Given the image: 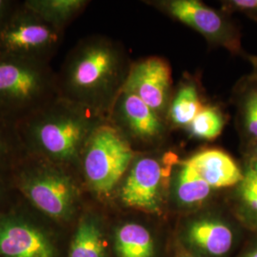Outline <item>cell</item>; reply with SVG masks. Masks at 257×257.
<instances>
[{"mask_svg":"<svg viewBox=\"0 0 257 257\" xmlns=\"http://www.w3.org/2000/svg\"><path fill=\"white\" fill-rule=\"evenodd\" d=\"M65 257H113L107 208L88 199L71 230Z\"/></svg>","mask_w":257,"mask_h":257,"instance_id":"13","label":"cell"},{"mask_svg":"<svg viewBox=\"0 0 257 257\" xmlns=\"http://www.w3.org/2000/svg\"><path fill=\"white\" fill-rule=\"evenodd\" d=\"M180 159L176 150L172 147L137 154L107 209L163 217L168 213L172 173Z\"/></svg>","mask_w":257,"mask_h":257,"instance_id":"4","label":"cell"},{"mask_svg":"<svg viewBox=\"0 0 257 257\" xmlns=\"http://www.w3.org/2000/svg\"><path fill=\"white\" fill-rule=\"evenodd\" d=\"M220 10L231 17L233 14H241L257 22V0H223Z\"/></svg>","mask_w":257,"mask_h":257,"instance_id":"23","label":"cell"},{"mask_svg":"<svg viewBox=\"0 0 257 257\" xmlns=\"http://www.w3.org/2000/svg\"><path fill=\"white\" fill-rule=\"evenodd\" d=\"M240 153L242 156L241 162L257 166V142L240 150Z\"/></svg>","mask_w":257,"mask_h":257,"instance_id":"26","label":"cell"},{"mask_svg":"<svg viewBox=\"0 0 257 257\" xmlns=\"http://www.w3.org/2000/svg\"><path fill=\"white\" fill-rule=\"evenodd\" d=\"M185 160L213 190L223 196L242 179L241 162L220 148L199 149L185 157Z\"/></svg>","mask_w":257,"mask_h":257,"instance_id":"16","label":"cell"},{"mask_svg":"<svg viewBox=\"0 0 257 257\" xmlns=\"http://www.w3.org/2000/svg\"><path fill=\"white\" fill-rule=\"evenodd\" d=\"M15 1L13 0H0V19L6 14V12L12 7Z\"/></svg>","mask_w":257,"mask_h":257,"instance_id":"29","label":"cell"},{"mask_svg":"<svg viewBox=\"0 0 257 257\" xmlns=\"http://www.w3.org/2000/svg\"><path fill=\"white\" fill-rule=\"evenodd\" d=\"M175 88L170 62L158 55L133 61L124 87L166 121Z\"/></svg>","mask_w":257,"mask_h":257,"instance_id":"12","label":"cell"},{"mask_svg":"<svg viewBox=\"0 0 257 257\" xmlns=\"http://www.w3.org/2000/svg\"><path fill=\"white\" fill-rule=\"evenodd\" d=\"M56 97L51 63L0 56V117L19 124Z\"/></svg>","mask_w":257,"mask_h":257,"instance_id":"5","label":"cell"},{"mask_svg":"<svg viewBox=\"0 0 257 257\" xmlns=\"http://www.w3.org/2000/svg\"><path fill=\"white\" fill-rule=\"evenodd\" d=\"M132 64L120 41L103 35L83 37L56 72L58 96L107 118Z\"/></svg>","mask_w":257,"mask_h":257,"instance_id":"1","label":"cell"},{"mask_svg":"<svg viewBox=\"0 0 257 257\" xmlns=\"http://www.w3.org/2000/svg\"><path fill=\"white\" fill-rule=\"evenodd\" d=\"M21 200L8 177L0 175V213L9 211Z\"/></svg>","mask_w":257,"mask_h":257,"instance_id":"24","label":"cell"},{"mask_svg":"<svg viewBox=\"0 0 257 257\" xmlns=\"http://www.w3.org/2000/svg\"><path fill=\"white\" fill-rule=\"evenodd\" d=\"M228 118L221 105L208 101L185 132L191 139L213 141L223 133Z\"/></svg>","mask_w":257,"mask_h":257,"instance_id":"21","label":"cell"},{"mask_svg":"<svg viewBox=\"0 0 257 257\" xmlns=\"http://www.w3.org/2000/svg\"><path fill=\"white\" fill-rule=\"evenodd\" d=\"M70 232L21 199L0 213V257H65Z\"/></svg>","mask_w":257,"mask_h":257,"instance_id":"7","label":"cell"},{"mask_svg":"<svg viewBox=\"0 0 257 257\" xmlns=\"http://www.w3.org/2000/svg\"><path fill=\"white\" fill-rule=\"evenodd\" d=\"M224 197L200 177L185 158L175 166L169 189L168 213L179 216L199 211Z\"/></svg>","mask_w":257,"mask_h":257,"instance_id":"14","label":"cell"},{"mask_svg":"<svg viewBox=\"0 0 257 257\" xmlns=\"http://www.w3.org/2000/svg\"><path fill=\"white\" fill-rule=\"evenodd\" d=\"M230 101L235 108L240 150L257 142V80L248 74L235 83Z\"/></svg>","mask_w":257,"mask_h":257,"instance_id":"19","label":"cell"},{"mask_svg":"<svg viewBox=\"0 0 257 257\" xmlns=\"http://www.w3.org/2000/svg\"><path fill=\"white\" fill-rule=\"evenodd\" d=\"M27 155L17 124L0 117V175L10 179L13 169Z\"/></svg>","mask_w":257,"mask_h":257,"instance_id":"22","label":"cell"},{"mask_svg":"<svg viewBox=\"0 0 257 257\" xmlns=\"http://www.w3.org/2000/svg\"><path fill=\"white\" fill-rule=\"evenodd\" d=\"M136 153L108 120L95 128L83 149L79 175L89 199L108 208Z\"/></svg>","mask_w":257,"mask_h":257,"instance_id":"6","label":"cell"},{"mask_svg":"<svg viewBox=\"0 0 257 257\" xmlns=\"http://www.w3.org/2000/svg\"><path fill=\"white\" fill-rule=\"evenodd\" d=\"M246 59L251 66V72L248 74V75L257 80V55H248Z\"/></svg>","mask_w":257,"mask_h":257,"instance_id":"27","label":"cell"},{"mask_svg":"<svg viewBox=\"0 0 257 257\" xmlns=\"http://www.w3.org/2000/svg\"><path fill=\"white\" fill-rule=\"evenodd\" d=\"M64 33L15 1L0 19V56L51 63Z\"/></svg>","mask_w":257,"mask_h":257,"instance_id":"9","label":"cell"},{"mask_svg":"<svg viewBox=\"0 0 257 257\" xmlns=\"http://www.w3.org/2000/svg\"><path fill=\"white\" fill-rule=\"evenodd\" d=\"M91 2L89 0H25V7L50 26L64 33Z\"/></svg>","mask_w":257,"mask_h":257,"instance_id":"20","label":"cell"},{"mask_svg":"<svg viewBox=\"0 0 257 257\" xmlns=\"http://www.w3.org/2000/svg\"><path fill=\"white\" fill-rule=\"evenodd\" d=\"M174 257H196L194 256L185 248H182L179 244L175 242V250H174Z\"/></svg>","mask_w":257,"mask_h":257,"instance_id":"28","label":"cell"},{"mask_svg":"<svg viewBox=\"0 0 257 257\" xmlns=\"http://www.w3.org/2000/svg\"><path fill=\"white\" fill-rule=\"evenodd\" d=\"M10 182L22 200L68 230L89 199L77 171L40 156L22 158Z\"/></svg>","mask_w":257,"mask_h":257,"instance_id":"3","label":"cell"},{"mask_svg":"<svg viewBox=\"0 0 257 257\" xmlns=\"http://www.w3.org/2000/svg\"><path fill=\"white\" fill-rule=\"evenodd\" d=\"M110 216V242L113 257H158L159 244L155 230L139 213L119 212Z\"/></svg>","mask_w":257,"mask_h":257,"instance_id":"15","label":"cell"},{"mask_svg":"<svg viewBox=\"0 0 257 257\" xmlns=\"http://www.w3.org/2000/svg\"><path fill=\"white\" fill-rule=\"evenodd\" d=\"M197 75L185 74L175 86L167 123L173 132L185 131L207 103Z\"/></svg>","mask_w":257,"mask_h":257,"instance_id":"17","label":"cell"},{"mask_svg":"<svg viewBox=\"0 0 257 257\" xmlns=\"http://www.w3.org/2000/svg\"><path fill=\"white\" fill-rule=\"evenodd\" d=\"M143 3L193 29L210 46L222 48L231 55L247 58L248 54L242 46L241 29L221 10L213 9L200 0H146Z\"/></svg>","mask_w":257,"mask_h":257,"instance_id":"10","label":"cell"},{"mask_svg":"<svg viewBox=\"0 0 257 257\" xmlns=\"http://www.w3.org/2000/svg\"><path fill=\"white\" fill-rule=\"evenodd\" d=\"M241 162V161H240ZM242 179L223 200L234 218L248 232L257 231V166L241 162Z\"/></svg>","mask_w":257,"mask_h":257,"instance_id":"18","label":"cell"},{"mask_svg":"<svg viewBox=\"0 0 257 257\" xmlns=\"http://www.w3.org/2000/svg\"><path fill=\"white\" fill-rule=\"evenodd\" d=\"M250 233L249 238L239 249L235 257H257V231Z\"/></svg>","mask_w":257,"mask_h":257,"instance_id":"25","label":"cell"},{"mask_svg":"<svg viewBox=\"0 0 257 257\" xmlns=\"http://www.w3.org/2000/svg\"><path fill=\"white\" fill-rule=\"evenodd\" d=\"M178 218L175 242L196 257L233 256L247 231L224 200Z\"/></svg>","mask_w":257,"mask_h":257,"instance_id":"8","label":"cell"},{"mask_svg":"<svg viewBox=\"0 0 257 257\" xmlns=\"http://www.w3.org/2000/svg\"><path fill=\"white\" fill-rule=\"evenodd\" d=\"M106 119L58 96L17 126L28 155L46 158L79 173L83 149Z\"/></svg>","mask_w":257,"mask_h":257,"instance_id":"2","label":"cell"},{"mask_svg":"<svg viewBox=\"0 0 257 257\" xmlns=\"http://www.w3.org/2000/svg\"><path fill=\"white\" fill-rule=\"evenodd\" d=\"M107 120L138 154L171 147L173 131L167 121L125 89L113 103Z\"/></svg>","mask_w":257,"mask_h":257,"instance_id":"11","label":"cell"}]
</instances>
